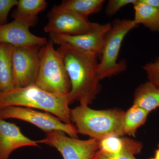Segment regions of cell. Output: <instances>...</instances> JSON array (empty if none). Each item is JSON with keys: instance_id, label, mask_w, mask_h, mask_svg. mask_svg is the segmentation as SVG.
Here are the masks:
<instances>
[{"instance_id": "cell-23", "label": "cell", "mask_w": 159, "mask_h": 159, "mask_svg": "<svg viewBox=\"0 0 159 159\" xmlns=\"http://www.w3.org/2000/svg\"><path fill=\"white\" fill-rule=\"evenodd\" d=\"M92 159H137L134 156L127 153L109 154L98 150Z\"/></svg>"}, {"instance_id": "cell-3", "label": "cell", "mask_w": 159, "mask_h": 159, "mask_svg": "<svg viewBox=\"0 0 159 159\" xmlns=\"http://www.w3.org/2000/svg\"><path fill=\"white\" fill-rule=\"evenodd\" d=\"M124 114L119 109L97 110L80 104L70 110V119L78 134L100 140L108 136H124Z\"/></svg>"}, {"instance_id": "cell-20", "label": "cell", "mask_w": 159, "mask_h": 159, "mask_svg": "<svg viewBox=\"0 0 159 159\" xmlns=\"http://www.w3.org/2000/svg\"><path fill=\"white\" fill-rule=\"evenodd\" d=\"M143 69L147 74L149 81L159 87V58L153 62L145 64Z\"/></svg>"}, {"instance_id": "cell-11", "label": "cell", "mask_w": 159, "mask_h": 159, "mask_svg": "<svg viewBox=\"0 0 159 159\" xmlns=\"http://www.w3.org/2000/svg\"><path fill=\"white\" fill-rule=\"evenodd\" d=\"M30 28L17 20L0 26V43L13 47H39L41 48L48 42L44 37L32 34Z\"/></svg>"}, {"instance_id": "cell-21", "label": "cell", "mask_w": 159, "mask_h": 159, "mask_svg": "<svg viewBox=\"0 0 159 159\" xmlns=\"http://www.w3.org/2000/svg\"><path fill=\"white\" fill-rule=\"evenodd\" d=\"M137 1V0H110L106 7V14L110 17L116 14L123 7L130 4L133 5Z\"/></svg>"}, {"instance_id": "cell-17", "label": "cell", "mask_w": 159, "mask_h": 159, "mask_svg": "<svg viewBox=\"0 0 159 159\" xmlns=\"http://www.w3.org/2000/svg\"><path fill=\"white\" fill-rule=\"evenodd\" d=\"M13 46L0 43V93L14 88L12 69Z\"/></svg>"}, {"instance_id": "cell-13", "label": "cell", "mask_w": 159, "mask_h": 159, "mask_svg": "<svg viewBox=\"0 0 159 159\" xmlns=\"http://www.w3.org/2000/svg\"><path fill=\"white\" fill-rule=\"evenodd\" d=\"M141 142L129 138L116 135L108 136L99 140V149L109 154L127 153L134 156L142 152Z\"/></svg>"}, {"instance_id": "cell-14", "label": "cell", "mask_w": 159, "mask_h": 159, "mask_svg": "<svg viewBox=\"0 0 159 159\" xmlns=\"http://www.w3.org/2000/svg\"><path fill=\"white\" fill-rule=\"evenodd\" d=\"M48 5L45 0H19L11 17L29 28L34 27L38 22V15L44 10Z\"/></svg>"}, {"instance_id": "cell-5", "label": "cell", "mask_w": 159, "mask_h": 159, "mask_svg": "<svg viewBox=\"0 0 159 159\" xmlns=\"http://www.w3.org/2000/svg\"><path fill=\"white\" fill-rule=\"evenodd\" d=\"M107 32L98 66L99 80L121 74L127 69L125 60L118 61L123 40L127 34L137 26L133 20L116 19L111 23Z\"/></svg>"}, {"instance_id": "cell-15", "label": "cell", "mask_w": 159, "mask_h": 159, "mask_svg": "<svg viewBox=\"0 0 159 159\" xmlns=\"http://www.w3.org/2000/svg\"><path fill=\"white\" fill-rule=\"evenodd\" d=\"M133 104L149 113L159 109V87L149 81L142 84L135 91Z\"/></svg>"}, {"instance_id": "cell-7", "label": "cell", "mask_w": 159, "mask_h": 159, "mask_svg": "<svg viewBox=\"0 0 159 159\" xmlns=\"http://www.w3.org/2000/svg\"><path fill=\"white\" fill-rule=\"evenodd\" d=\"M48 23L44 31L49 34L77 35L89 33L99 27V23L92 22L88 17L71 10L55 6L47 15Z\"/></svg>"}, {"instance_id": "cell-22", "label": "cell", "mask_w": 159, "mask_h": 159, "mask_svg": "<svg viewBox=\"0 0 159 159\" xmlns=\"http://www.w3.org/2000/svg\"><path fill=\"white\" fill-rule=\"evenodd\" d=\"M17 0H0V26L7 24L11 9L17 6Z\"/></svg>"}, {"instance_id": "cell-25", "label": "cell", "mask_w": 159, "mask_h": 159, "mask_svg": "<svg viewBox=\"0 0 159 159\" xmlns=\"http://www.w3.org/2000/svg\"><path fill=\"white\" fill-rule=\"evenodd\" d=\"M154 157L156 159H159V143L158 145V148L155 152V155Z\"/></svg>"}, {"instance_id": "cell-2", "label": "cell", "mask_w": 159, "mask_h": 159, "mask_svg": "<svg viewBox=\"0 0 159 159\" xmlns=\"http://www.w3.org/2000/svg\"><path fill=\"white\" fill-rule=\"evenodd\" d=\"M68 97L69 95L49 93L33 84L0 93V109L9 106L37 109L54 115L66 124L71 125L73 124Z\"/></svg>"}, {"instance_id": "cell-12", "label": "cell", "mask_w": 159, "mask_h": 159, "mask_svg": "<svg viewBox=\"0 0 159 159\" xmlns=\"http://www.w3.org/2000/svg\"><path fill=\"white\" fill-rule=\"evenodd\" d=\"M28 146L40 147L36 141L24 135L17 125L0 119V159H9L15 150Z\"/></svg>"}, {"instance_id": "cell-9", "label": "cell", "mask_w": 159, "mask_h": 159, "mask_svg": "<svg viewBox=\"0 0 159 159\" xmlns=\"http://www.w3.org/2000/svg\"><path fill=\"white\" fill-rule=\"evenodd\" d=\"M39 47H13L12 69L14 88L34 84L40 65Z\"/></svg>"}, {"instance_id": "cell-16", "label": "cell", "mask_w": 159, "mask_h": 159, "mask_svg": "<svg viewBox=\"0 0 159 159\" xmlns=\"http://www.w3.org/2000/svg\"><path fill=\"white\" fill-rule=\"evenodd\" d=\"M134 18L133 21L138 25L142 24L152 31H159V8L151 6L137 0L133 4Z\"/></svg>"}, {"instance_id": "cell-18", "label": "cell", "mask_w": 159, "mask_h": 159, "mask_svg": "<svg viewBox=\"0 0 159 159\" xmlns=\"http://www.w3.org/2000/svg\"><path fill=\"white\" fill-rule=\"evenodd\" d=\"M149 113L135 105L125 112L123 121L124 135L135 136L138 129L146 122Z\"/></svg>"}, {"instance_id": "cell-24", "label": "cell", "mask_w": 159, "mask_h": 159, "mask_svg": "<svg viewBox=\"0 0 159 159\" xmlns=\"http://www.w3.org/2000/svg\"><path fill=\"white\" fill-rule=\"evenodd\" d=\"M142 1L151 6L159 8V0H142Z\"/></svg>"}, {"instance_id": "cell-8", "label": "cell", "mask_w": 159, "mask_h": 159, "mask_svg": "<svg viewBox=\"0 0 159 159\" xmlns=\"http://www.w3.org/2000/svg\"><path fill=\"white\" fill-rule=\"evenodd\" d=\"M36 142L56 148L63 159H92L99 149V140L91 138L80 140L58 131L47 133L43 139Z\"/></svg>"}, {"instance_id": "cell-26", "label": "cell", "mask_w": 159, "mask_h": 159, "mask_svg": "<svg viewBox=\"0 0 159 159\" xmlns=\"http://www.w3.org/2000/svg\"><path fill=\"white\" fill-rule=\"evenodd\" d=\"M149 159H156L154 157H151Z\"/></svg>"}, {"instance_id": "cell-1", "label": "cell", "mask_w": 159, "mask_h": 159, "mask_svg": "<svg viewBox=\"0 0 159 159\" xmlns=\"http://www.w3.org/2000/svg\"><path fill=\"white\" fill-rule=\"evenodd\" d=\"M62 56L71 84L69 104L79 102L89 106L101 89L98 75V57L85 53L66 44L57 49Z\"/></svg>"}, {"instance_id": "cell-6", "label": "cell", "mask_w": 159, "mask_h": 159, "mask_svg": "<svg viewBox=\"0 0 159 159\" xmlns=\"http://www.w3.org/2000/svg\"><path fill=\"white\" fill-rule=\"evenodd\" d=\"M0 119H17L29 122L47 133L62 132L71 138L78 139V133L73 124H66L48 112L22 107L9 106L0 109Z\"/></svg>"}, {"instance_id": "cell-10", "label": "cell", "mask_w": 159, "mask_h": 159, "mask_svg": "<svg viewBox=\"0 0 159 159\" xmlns=\"http://www.w3.org/2000/svg\"><path fill=\"white\" fill-rule=\"evenodd\" d=\"M111 23L100 24L96 30L77 35L49 34L54 44H66L85 53L100 56L106 34L111 27Z\"/></svg>"}, {"instance_id": "cell-19", "label": "cell", "mask_w": 159, "mask_h": 159, "mask_svg": "<svg viewBox=\"0 0 159 159\" xmlns=\"http://www.w3.org/2000/svg\"><path fill=\"white\" fill-rule=\"evenodd\" d=\"M105 2L104 0H67L62 1L58 6L88 17L101 11Z\"/></svg>"}, {"instance_id": "cell-4", "label": "cell", "mask_w": 159, "mask_h": 159, "mask_svg": "<svg viewBox=\"0 0 159 159\" xmlns=\"http://www.w3.org/2000/svg\"><path fill=\"white\" fill-rule=\"evenodd\" d=\"M51 41L40 49V65L34 84L52 93L69 95L71 84L62 56Z\"/></svg>"}]
</instances>
